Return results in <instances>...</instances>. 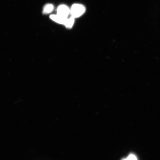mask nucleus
I'll use <instances>...</instances> for the list:
<instances>
[{
	"instance_id": "7ed1b4c3",
	"label": "nucleus",
	"mask_w": 160,
	"mask_h": 160,
	"mask_svg": "<svg viewBox=\"0 0 160 160\" xmlns=\"http://www.w3.org/2000/svg\"><path fill=\"white\" fill-rule=\"evenodd\" d=\"M50 18L56 22L64 25L65 24L67 20L68 19V18L63 17L57 14L51 15L50 16Z\"/></svg>"
},
{
	"instance_id": "423d86ee",
	"label": "nucleus",
	"mask_w": 160,
	"mask_h": 160,
	"mask_svg": "<svg viewBox=\"0 0 160 160\" xmlns=\"http://www.w3.org/2000/svg\"><path fill=\"white\" fill-rule=\"evenodd\" d=\"M127 160H137L136 156L134 155H130L127 158H126Z\"/></svg>"
},
{
	"instance_id": "f257e3e1",
	"label": "nucleus",
	"mask_w": 160,
	"mask_h": 160,
	"mask_svg": "<svg viewBox=\"0 0 160 160\" xmlns=\"http://www.w3.org/2000/svg\"><path fill=\"white\" fill-rule=\"evenodd\" d=\"M85 11L86 8L83 5L75 4L72 6L70 9V13L73 17L78 18L82 15Z\"/></svg>"
},
{
	"instance_id": "f03ea898",
	"label": "nucleus",
	"mask_w": 160,
	"mask_h": 160,
	"mask_svg": "<svg viewBox=\"0 0 160 160\" xmlns=\"http://www.w3.org/2000/svg\"><path fill=\"white\" fill-rule=\"evenodd\" d=\"M70 13V10L67 6L61 5L58 7L57 9V15L63 17L68 18Z\"/></svg>"
},
{
	"instance_id": "39448f33",
	"label": "nucleus",
	"mask_w": 160,
	"mask_h": 160,
	"mask_svg": "<svg viewBox=\"0 0 160 160\" xmlns=\"http://www.w3.org/2000/svg\"><path fill=\"white\" fill-rule=\"evenodd\" d=\"M53 6L52 4H48L45 6L43 10V13L45 14H48L53 11Z\"/></svg>"
},
{
	"instance_id": "20e7f679",
	"label": "nucleus",
	"mask_w": 160,
	"mask_h": 160,
	"mask_svg": "<svg viewBox=\"0 0 160 160\" xmlns=\"http://www.w3.org/2000/svg\"><path fill=\"white\" fill-rule=\"evenodd\" d=\"M75 22V18L72 16L67 20L65 24V25L68 29H71L72 27Z\"/></svg>"
},
{
	"instance_id": "0eeeda50",
	"label": "nucleus",
	"mask_w": 160,
	"mask_h": 160,
	"mask_svg": "<svg viewBox=\"0 0 160 160\" xmlns=\"http://www.w3.org/2000/svg\"><path fill=\"white\" fill-rule=\"evenodd\" d=\"M123 160H127V159H123Z\"/></svg>"
}]
</instances>
